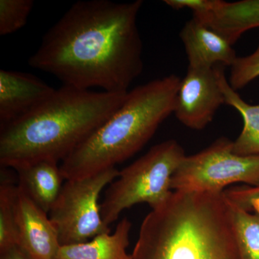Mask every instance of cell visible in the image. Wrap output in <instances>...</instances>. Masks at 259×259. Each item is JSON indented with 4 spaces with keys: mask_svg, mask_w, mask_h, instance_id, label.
Here are the masks:
<instances>
[{
    "mask_svg": "<svg viewBox=\"0 0 259 259\" xmlns=\"http://www.w3.org/2000/svg\"><path fill=\"white\" fill-rule=\"evenodd\" d=\"M225 69L223 66H217L218 82L226 105L236 110L243 122L241 134L233 141V151L241 156L259 155V104L250 105L242 99L230 85Z\"/></svg>",
    "mask_w": 259,
    "mask_h": 259,
    "instance_id": "cell-15",
    "label": "cell"
},
{
    "mask_svg": "<svg viewBox=\"0 0 259 259\" xmlns=\"http://www.w3.org/2000/svg\"><path fill=\"white\" fill-rule=\"evenodd\" d=\"M186 156L178 141L168 140L120 171L100 204L104 223L110 226L124 209L137 204L146 203L152 209L163 204L171 195L172 177Z\"/></svg>",
    "mask_w": 259,
    "mask_h": 259,
    "instance_id": "cell-5",
    "label": "cell"
},
{
    "mask_svg": "<svg viewBox=\"0 0 259 259\" xmlns=\"http://www.w3.org/2000/svg\"><path fill=\"white\" fill-rule=\"evenodd\" d=\"M55 91L34 75L0 71V128L25 117Z\"/></svg>",
    "mask_w": 259,
    "mask_h": 259,
    "instance_id": "cell-10",
    "label": "cell"
},
{
    "mask_svg": "<svg viewBox=\"0 0 259 259\" xmlns=\"http://www.w3.org/2000/svg\"><path fill=\"white\" fill-rule=\"evenodd\" d=\"M19 188L49 214L60 194L64 180L58 162L41 161L15 169Z\"/></svg>",
    "mask_w": 259,
    "mask_h": 259,
    "instance_id": "cell-12",
    "label": "cell"
},
{
    "mask_svg": "<svg viewBox=\"0 0 259 259\" xmlns=\"http://www.w3.org/2000/svg\"><path fill=\"white\" fill-rule=\"evenodd\" d=\"M16 221L18 246L29 258L56 259L61 246L57 230L48 213L19 187Z\"/></svg>",
    "mask_w": 259,
    "mask_h": 259,
    "instance_id": "cell-9",
    "label": "cell"
},
{
    "mask_svg": "<svg viewBox=\"0 0 259 259\" xmlns=\"http://www.w3.org/2000/svg\"><path fill=\"white\" fill-rule=\"evenodd\" d=\"M220 0H165L164 3L172 9H189L193 18L204 23L219 4Z\"/></svg>",
    "mask_w": 259,
    "mask_h": 259,
    "instance_id": "cell-21",
    "label": "cell"
},
{
    "mask_svg": "<svg viewBox=\"0 0 259 259\" xmlns=\"http://www.w3.org/2000/svg\"><path fill=\"white\" fill-rule=\"evenodd\" d=\"M224 104L226 100L218 82L217 67H188L185 77L181 80L174 114L186 127L202 131L212 122Z\"/></svg>",
    "mask_w": 259,
    "mask_h": 259,
    "instance_id": "cell-8",
    "label": "cell"
},
{
    "mask_svg": "<svg viewBox=\"0 0 259 259\" xmlns=\"http://www.w3.org/2000/svg\"><path fill=\"white\" fill-rule=\"evenodd\" d=\"M259 186V155L241 156L233 141L221 137L202 151L186 156L171 180V190L223 193L228 185Z\"/></svg>",
    "mask_w": 259,
    "mask_h": 259,
    "instance_id": "cell-6",
    "label": "cell"
},
{
    "mask_svg": "<svg viewBox=\"0 0 259 259\" xmlns=\"http://www.w3.org/2000/svg\"><path fill=\"white\" fill-rule=\"evenodd\" d=\"M228 202L242 258L259 259L258 214L246 212Z\"/></svg>",
    "mask_w": 259,
    "mask_h": 259,
    "instance_id": "cell-17",
    "label": "cell"
},
{
    "mask_svg": "<svg viewBox=\"0 0 259 259\" xmlns=\"http://www.w3.org/2000/svg\"><path fill=\"white\" fill-rule=\"evenodd\" d=\"M206 25L234 45L245 32L259 28V0L229 2L220 0Z\"/></svg>",
    "mask_w": 259,
    "mask_h": 259,
    "instance_id": "cell-14",
    "label": "cell"
},
{
    "mask_svg": "<svg viewBox=\"0 0 259 259\" xmlns=\"http://www.w3.org/2000/svg\"><path fill=\"white\" fill-rule=\"evenodd\" d=\"M143 1H78L42 37L28 64L63 85L125 93L142 73L138 15Z\"/></svg>",
    "mask_w": 259,
    "mask_h": 259,
    "instance_id": "cell-1",
    "label": "cell"
},
{
    "mask_svg": "<svg viewBox=\"0 0 259 259\" xmlns=\"http://www.w3.org/2000/svg\"><path fill=\"white\" fill-rule=\"evenodd\" d=\"M180 37L187 54L188 67H231L238 58L233 46L226 37L197 19L192 18L185 23Z\"/></svg>",
    "mask_w": 259,
    "mask_h": 259,
    "instance_id": "cell-11",
    "label": "cell"
},
{
    "mask_svg": "<svg viewBox=\"0 0 259 259\" xmlns=\"http://www.w3.org/2000/svg\"><path fill=\"white\" fill-rule=\"evenodd\" d=\"M0 259H30L18 246L0 252Z\"/></svg>",
    "mask_w": 259,
    "mask_h": 259,
    "instance_id": "cell-22",
    "label": "cell"
},
{
    "mask_svg": "<svg viewBox=\"0 0 259 259\" xmlns=\"http://www.w3.org/2000/svg\"><path fill=\"white\" fill-rule=\"evenodd\" d=\"M115 167L83 178L66 180L49 212L61 246L84 243L99 235L110 233L100 212L102 190L117 178Z\"/></svg>",
    "mask_w": 259,
    "mask_h": 259,
    "instance_id": "cell-7",
    "label": "cell"
},
{
    "mask_svg": "<svg viewBox=\"0 0 259 259\" xmlns=\"http://www.w3.org/2000/svg\"><path fill=\"white\" fill-rule=\"evenodd\" d=\"M259 77V35L255 50L250 55L238 57L231 67L228 80L233 90L238 92Z\"/></svg>",
    "mask_w": 259,
    "mask_h": 259,
    "instance_id": "cell-19",
    "label": "cell"
},
{
    "mask_svg": "<svg viewBox=\"0 0 259 259\" xmlns=\"http://www.w3.org/2000/svg\"><path fill=\"white\" fill-rule=\"evenodd\" d=\"M132 224L123 218L112 234L104 233L84 243L61 246L56 259H133L127 253Z\"/></svg>",
    "mask_w": 259,
    "mask_h": 259,
    "instance_id": "cell-13",
    "label": "cell"
},
{
    "mask_svg": "<svg viewBox=\"0 0 259 259\" xmlns=\"http://www.w3.org/2000/svg\"><path fill=\"white\" fill-rule=\"evenodd\" d=\"M33 5L32 0H1L0 35H10L23 28Z\"/></svg>",
    "mask_w": 259,
    "mask_h": 259,
    "instance_id": "cell-18",
    "label": "cell"
},
{
    "mask_svg": "<svg viewBox=\"0 0 259 259\" xmlns=\"http://www.w3.org/2000/svg\"><path fill=\"white\" fill-rule=\"evenodd\" d=\"M227 200L238 208L259 215V186H239L223 192Z\"/></svg>",
    "mask_w": 259,
    "mask_h": 259,
    "instance_id": "cell-20",
    "label": "cell"
},
{
    "mask_svg": "<svg viewBox=\"0 0 259 259\" xmlns=\"http://www.w3.org/2000/svg\"><path fill=\"white\" fill-rule=\"evenodd\" d=\"M133 259H243L223 193L174 191L143 221Z\"/></svg>",
    "mask_w": 259,
    "mask_h": 259,
    "instance_id": "cell-3",
    "label": "cell"
},
{
    "mask_svg": "<svg viewBox=\"0 0 259 259\" xmlns=\"http://www.w3.org/2000/svg\"><path fill=\"white\" fill-rule=\"evenodd\" d=\"M127 93L63 85L28 115L0 128L1 166L15 170L64 161L122 105Z\"/></svg>",
    "mask_w": 259,
    "mask_h": 259,
    "instance_id": "cell-2",
    "label": "cell"
},
{
    "mask_svg": "<svg viewBox=\"0 0 259 259\" xmlns=\"http://www.w3.org/2000/svg\"><path fill=\"white\" fill-rule=\"evenodd\" d=\"M181 80L168 75L128 91L122 105L62 161L64 180L92 176L139 152L174 114Z\"/></svg>",
    "mask_w": 259,
    "mask_h": 259,
    "instance_id": "cell-4",
    "label": "cell"
},
{
    "mask_svg": "<svg viewBox=\"0 0 259 259\" xmlns=\"http://www.w3.org/2000/svg\"><path fill=\"white\" fill-rule=\"evenodd\" d=\"M0 185V252L18 246L16 202L18 185L10 180V172L3 167Z\"/></svg>",
    "mask_w": 259,
    "mask_h": 259,
    "instance_id": "cell-16",
    "label": "cell"
}]
</instances>
